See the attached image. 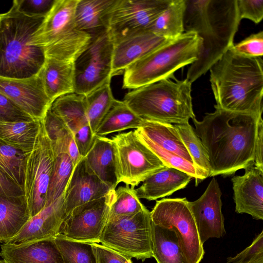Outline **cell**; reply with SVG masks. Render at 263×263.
I'll use <instances>...</instances> for the list:
<instances>
[{
  "mask_svg": "<svg viewBox=\"0 0 263 263\" xmlns=\"http://www.w3.org/2000/svg\"><path fill=\"white\" fill-rule=\"evenodd\" d=\"M262 116L215 108L202 120L192 119L207 155L211 174L228 176L254 165L259 120Z\"/></svg>",
  "mask_w": 263,
  "mask_h": 263,
  "instance_id": "obj_1",
  "label": "cell"
},
{
  "mask_svg": "<svg viewBox=\"0 0 263 263\" xmlns=\"http://www.w3.org/2000/svg\"><path fill=\"white\" fill-rule=\"evenodd\" d=\"M185 32L202 39L197 60L188 68L186 79L191 83L205 74L234 44L240 22L236 0H185Z\"/></svg>",
  "mask_w": 263,
  "mask_h": 263,
  "instance_id": "obj_2",
  "label": "cell"
},
{
  "mask_svg": "<svg viewBox=\"0 0 263 263\" xmlns=\"http://www.w3.org/2000/svg\"><path fill=\"white\" fill-rule=\"evenodd\" d=\"M263 62L229 49L210 68L215 108L262 116Z\"/></svg>",
  "mask_w": 263,
  "mask_h": 263,
  "instance_id": "obj_3",
  "label": "cell"
},
{
  "mask_svg": "<svg viewBox=\"0 0 263 263\" xmlns=\"http://www.w3.org/2000/svg\"><path fill=\"white\" fill-rule=\"evenodd\" d=\"M45 17L30 16L16 6L0 14V77L26 79L37 74L46 60L44 50L31 44Z\"/></svg>",
  "mask_w": 263,
  "mask_h": 263,
  "instance_id": "obj_4",
  "label": "cell"
},
{
  "mask_svg": "<svg viewBox=\"0 0 263 263\" xmlns=\"http://www.w3.org/2000/svg\"><path fill=\"white\" fill-rule=\"evenodd\" d=\"M191 86L186 79H175V81L165 79L129 91L123 102L143 119L172 124L186 123L195 118Z\"/></svg>",
  "mask_w": 263,
  "mask_h": 263,
  "instance_id": "obj_5",
  "label": "cell"
},
{
  "mask_svg": "<svg viewBox=\"0 0 263 263\" xmlns=\"http://www.w3.org/2000/svg\"><path fill=\"white\" fill-rule=\"evenodd\" d=\"M201 45L195 32H184L127 67L123 88L135 89L172 78L175 71L197 60Z\"/></svg>",
  "mask_w": 263,
  "mask_h": 263,
  "instance_id": "obj_6",
  "label": "cell"
},
{
  "mask_svg": "<svg viewBox=\"0 0 263 263\" xmlns=\"http://www.w3.org/2000/svg\"><path fill=\"white\" fill-rule=\"evenodd\" d=\"M78 0H55L49 13L32 35L31 44L42 48L46 58L74 63L91 36L79 30L74 21Z\"/></svg>",
  "mask_w": 263,
  "mask_h": 263,
  "instance_id": "obj_7",
  "label": "cell"
},
{
  "mask_svg": "<svg viewBox=\"0 0 263 263\" xmlns=\"http://www.w3.org/2000/svg\"><path fill=\"white\" fill-rule=\"evenodd\" d=\"M54 154L43 120L32 148L25 153L22 190L30 218L46 205Z\"/></svg>",
  "mask_w": 263,
  "mask_h": 263,
  "instance_id": "obj_8",
  "label": "cell"
},
{
  "mask_svg": "<svg viewBox=\"0 0 263 263\" xmlns=\"http://www.w3.org/2000/svg\"><path fill=\"white\" fill-rule=\"evenodd\" d=\"M152 219L145 208L137 214L107 221L100 242L126 257L144 261L152 257Z\"/></svg>",
  "mask_w": 263,
  "mask_h": 263,
  "instance_id": "obj_9",
  "label": "cell"
},
{
  "mask_svg": "<svg viewBox=\"0 0 263 263\" xmlns=\"http://www.w3.org/2000/svg\"><path fill=\"white\" fill-rule=\"evenodd\" d=\"M188 202L186 198L158 200L151 217L154 224L174 231L187 263H200L204 251Z\"/></svg>",
  "mask_w": 263,
  "mask_h": 263,
  "instance_id": "obj_10",
  "label": "cell"
},
{
  "mask_svg": "<svg viewBox=\"0 0 263 263\" xmlns=\"http://www.w3.org/2000/svg\"><path fill=\"white\" fill-rule=\"evenodd\" d=\"M114 47L107 30L92 37L87 48L74 62V93L86 96L110 82Z\"/></svg>",
  "mask_w": 263,
  "mask_h": 263,
  "instance_id": "obj_11",
  "label": "cell"
},
{
  "mask_svg": "<svg viewBox=\"0 0 263 263\" xmlns=\"http://www.w3.org/2000/svg\"><path fill=\"white\" fill-rule=\"evenodd\" d=\"M111 139L116 148L119 183L135 188L165 166L134 130L115 135Z\"/></svg>",
  "mask_w": 263,
  "mask_h": 263,
  "instance_id": "obj_12",
  "label": "cell"
},
{
  "mask_svg": "<svg viewBox=\"0 0 263 263\" xmlns=\"http://www.w3.org/2000/svg\"><path fill=\"white\" fill-rule=\"evenodd\" d=\"M172 0H116L107 16L114 43L147 29Z\"/></svg>",
  "mask_w": 263,
  "mask_h": 263,
  "instance_id": "obj_13",
  "label": "cell"
},
{
  "mask_svg": "<svg viewBox=\"0 0 263 263\" xmlns=\"http://www.w3.org/2000/svg\"><path fill=\"white\" fill-rule=\"evenodd\" d=\"M114 190L74 209L65 217L57 237L90 243L100 242Z\"/></svg>",
  "mask_w": 263,
  "mask_h": 263,
  "instance_id": "obj_14",
  "label": "cell"
},
{
  "mask_svg": "<svg viewBox=\"0 0 263 263\" xmlns=\"http://www.w3.org/2000/svg\"><path fill=\"white\" fill-rule=\"evenodd\" d=\"M0 92L36 120L44 119L52 103L44 89L42 70L37 74L26 79L0 77Z\"/></svg>",
  "mask_w": 263,
  "mask_h": 263,
  "instance_id": "obj_15",
  "label": "cell"
},
{
  "mask_svg": "<svg viewBox=\"0 0 263 263\" xmlns=\"http://www.w3.org/2000/svg\"><path fill=\"white\" fill-rule=\"evenodd\" d=\"M221 195L218 183L214 178L198 199L188 202L202 245L210 238H219L226 234Z\"/></svg>",
  "mask_w": 263,
  "mask_h": 263,
  "instance_id": "obj_16",
  "label": "cell"
},
{
  "mask_svg": "<svg viewBox=\"0 0 263 263\" xmlns=\"http://www.w3.org/2000/svg\"><path fill=\"white\" fill-rule=\"evenodd\" d=\"M50 109L72 133L80 155L84 157L95 136L87 116L85 96L73 92L61 96L52 102Z\"/></svg>",
  "mask_w": 263,
  "mask_h": 263,
  "instance_id": "obj_17",
  "label": "cell"
},
{
  "mask_svg": "<svg viewBox=\"0 0 263 263\" xmlns=\"http://www.w3.org/2000/svg\"><path fill=\"white\" fill-rule=\"evenodd\" d=\"M110 190L90 171L82 157L74 167L63 195L66 216L76 208L99 199Z\"/></svg>",
  "mask_w": 263,
  "mask_h": 263,
  "instance_id": "obj_18",
  "label": "cell"
},
{
  "mask_svg": "<svg viewBox=\"0 0 263 263\" xmlns=\"http://www.w3.org/2000/svg\"><path fill=\"white\" fill-rule=\"evenodd\" d=\"M66 217L63 196L31 217L20 231L6 243H22L55 238Z\"/></svg>",
  "mask_w": 263,
  "mask_h": 263,
  "instance_id": "obj_19",
  "label": "cell"
},
{
  "mask_svg": "<svg viewBox=\"0 0 263 263\" xmlns=\"http://www.w3.org/2000/svg\"><path fill=\"white\" fill-rule=\"evenodd\" d=\"M235 211L256 220L263 219V170L255 166L245 168L242 176L231 179Z\"/></svg>",
  "mask_w": 263,
  "mask_h": 263,
  "instance_id": "obj_20",
  "label": "cell"
},
{
  "mask_svg": "<svg viewBox=\"0 0 263 263\" xmlns=\"http://www.w3.org/2000/svg\"><path fill=\"white\" fill-rule=\"evenodd\" d=\"M171 40L146 30L114 43L112 76Z\"/></svg>",
  "mask_w": 263,
  "mask_h": 263,
  "instance_id": "obj_21",
  "label": "cell"
},
{
  "mask_svg": "<svg viewBox=\"0 0 263 263\" xmlns=\"http://www.w3.org/2000/svg\"><path fill=\"white\" fill-rule=\"evenodd\" d=\"M1 247L0 256L5 263H64L54 238L3 243Z\"/></svg>",
  "mask_w": 263,
  "mask_h": 263,
  "instance_id": "obj_22",
  "label": "cell"
},
{
  "mask_svg": "<svg viewBox=\"0 0 263 263\" xmlns=\"http://www.w3.org/2000/svg\"><path fill=\"white\" fill-rule=\"evenodd\" d=\"M90 171L111 190L119 183L116 148L111 139L95 135L84 157Z\"/></svg>",
  "mask_w": 263,
  "mask_h": 263,
  "instance_id": "obj_23",
  "label": "cell"
},
{
  "mask_svg": "<svg viewBox=\"0 0 263 263\" xmlns=\"http://www.w3.org/2000/svg\"><path fill=\"white\" fill-rule=\"evenodd\" d=\"M193 178L182 171L165 166L147 177L135 192L139 199L155 200L184 188Z\"/></svg>",
  "mask_w": 263,
  "mask_h": 263,
  "instance_id": "obj_24",
  "label": "cell"
},
{
  "mask_svg": "<svg viewBox=\"0 0 263 263\" xmlns=\"http://www.w3.org/2000/svg\"><path fill=\"white\" fill-rule=\"evenodd\" d=\"M134 131L138 137L148 140L193 163L192 158L174 124L144 119L141 126Z\"/></svg>",
  "mask_w": 263,
  "mask_h": 263,
  "instance_id": "obj_25",
  "label": "cell"
},
{
  "mask_svg": "<svg viewBox=\"0 0 263 263\" xmlns=\"http://www.w3.org/2000/svg\"><path fill=\"white\" fill-rule=\"evenodd\" d=\"M42 73L45 92L52 102L74 92V63L46 58Z\"/></svg>",
  "mask_w": 263,
  "mask_h": 263,
  "instance_id": "obj_26",
  "label": "cell"
},
{
  "mask_svg": "<svg viewBox=\"0 0 263 263\" xmlns=\"http://www.w3.org/2000/svg\"><path fill=\"white\" fill-rule=\"evenodd\" d=\"M116 0H78L74 21L77 28L94 36L106 30L107 16Z\"/></svg>",
  "mask_w": 263,
  "mask_h": 263,
  "instance_id": "obj_27",
  "label": "cell"
},
{
  "mask_svg": "<svg viewBox=\"0 0 263 263\" xmlns=\"http://www.w3.org/2000/svg\"><path fill=\"white\" fill-rule=\"evenodd\" d=\"M30 218L24 196L0 195V242L13 237Z\"/></svg>",
  "mask_w": 263,
  "mask_h": 263,
  "instance_id": "obj_28",
  "label": "cell"
},
{
  "mask_svg": "<svg viewBox=\"0 0 263 263\" xmlns=\"http://www.w3.org/2000/svg\"><path fill=\"white\" fill-rule=\"evenodd\" d=\"M41 121L0 120V138L23 152L29 151L38 134Z\"/></svg>",
  "mask_w": 263,
  "mask_h": 263,
  "instance_id": "obj_29",
  "label": "cell"
},
{
  "mask_svg": "<svg viewBox=\"0 0 263 263\" xmlns=\"http://www.w3.org/2000/svg\"><path fill=\"white\" fill-rule=\"evenodd\" d=\"M152 250L157 263H187L178 245L174 231L152 221Z\"/></svg>",
  "mask_w": 263,
  "mask_h": 263,
  "instance_id": "obj_30",
  "label": "cell"
},
{
  "mask_svg": "<svg viewBox=\"0 0 263 263\" xmlns=\"http://www.w3.org/2000/svg\"><path fill=\"white\" fill-rule=\"evenodd\" d=\"M185 7V0H172L147 30L169 40L177 38L184 33Z\"/></svg>",
  "mask_w": 263,
  "mask_h": 263,
  "instance_id": "obj_31",
  "label": "cell"
},
{
  "mask_svg": "<svg viewBox=\"0 0 263 263\" xmlns=\"http://www.w3.org/2000/svg\"><path fill=\"white\" fill-rule=\"evenodd\" d=\"M144 119L137 115L123 101L115 99L105 115L95 135L105 137L110 134L130 128L139 127Z\"/></svg>",
  "mask_w": 263,
  "mask_h": 263,
  "instance_id": "obj_32",
  "label": "cell"
},
{
  "mask_svg": "<svg viewBox=\"0 0 263 263\" xmlns=\"http://www.w3.org/2000/svg\"><path fill=\"white\" fill-rule=\"evenodd\" d=\"M43 122L52 146L67 153L74 167L82 157L72 133L65 123L51 111L50 107Z\"/></svg>",
  "mask_w": 263,
  "mask_h": 263,
  "instance_id": "obj_33",
  "label": "cell"
},
{
  "mask_svg": "<svg viewBox=\"0 0 263 263\" xmlns=\"http://www.w3.org/2000/svg\"><path fill=\"white\" fill-rule=\"evenodd\" d=\"M85 100L87 116L95 135L96 129L115 100L110 82L103 84L85 96Z\"/></svg>",
  "mask_w": 263,
  "mask_h": 263,
  "instance_id": "obj_34",
  "label": "cell"
},
{
  "mask_svg": "<svg viewBox=\"0 0 263 263\" xmlns=\"http://www.w3.org/2000/svg\"><path fill=\"white\" fill-rule=\"evenodd\" d=\"M53 151L54 154L53 168L46 206L55 201L63 196L74 169L72 162L67 153L53 149Z\"/></svg>",
  "mask_w": 263,
  "mask_h": 263,
  "instance_id": "obj_35",
  "label": "cell"
},
{
  "mask_svg": "<svg viewBox=\"0 0 263 263\" xmlns=\"http://www.w3.org/2000/svg\"><path fill=\"white\" fill-rule=\"evenodd\" d=\"M145 208L137 197L135 188L120 186L114 190L107 221L135 215Z\"/></svg>",
  "mask_w": 263,
  "mask_h": 263,
  "instance_id": "obj_36",
  "label": "cell"
},
{
  "mask_svg": "<svg viewBox=\"0 0 263 263\" xmlns=\"http://www.w3.org/2000/svg\"><path fill=\"white\" fill-rule=\"evenodd\" d=\"M174 125L192 158L193 164L201 170L208 177H210L211 168L207 155L194 128L189 122Z\"/></svg>",
  "mask_w": 263,
  "mask_h": 263,
  "instance_id": "obj_37",
  "label": "cell"
},
{
  "mask_svg": "<svg viewBox=\"0 0 263 263\" xmlns=\"http://www.w3.org/2000/svg\"><path fill=\"white\" fill-rule=\"evenodd\" d=\"M54 240L64 263H97L92 243L59 237Z\"/></svg>",
  "mask_w": 263,
  "mask_h": 263,
  "instance_id": "obj_38",
  "label": "cell"
},
{
  "mask_svg": "<svg viewBox=\"0 0 263 263\" xmlns=\"http://www.w3.org/2000/svg\"><path fill=\"white\" fill-rule=\"evenodd\" d=\"M24 156V152L0 138V168L22 189Z\"/></svg>",
  "mask_w": 263,
  "mask_h": 263,
  "instance_id": "obj_39",
  "label": "cell"
},
{
  "mask_svg": "<svg viewBox=\"0 0 263 263\" xmlns=\"http://www.w3.org/2000/svg\"><path fill=\"white\" fill-rule=\"evenodd\" d=\"M227 263H263V231L249 246L236 256L227 258Z\"/></svg>",
  "mask_w": 263,
  "mask_h": 263,
  "instance_id": "obj_40",
  "label": "cell"
},
{
  "mask_svg": "<svg viewBox=\"0 0 263 263\" xmlns=\"http://www.w3.org/2000/svg\"><path fill=\"white\" fill-rule=\"evenodd\" d=\"M230 49L247 57H261L263 54V31L252 34L239 43L233 44Z\"/></svg>",
  "mask_w": 263,
  "mask_h": 263,
  "instance_id": "obj_41",
  "label": "cell"
},
{
  "mask_svg": "<svg viewBox=\"0 0 263 263\" xmlns=\"http://www.w3.org/2000/svg\"><path fill=\"white\" fill-rule=\"evenodd\" d=\"M55 2V0H15L13 4L25 14L45 17Z\"/></svg>",
  "mask_w": 263,
  "mask_h": 263,
  "instance_id": "obj_42",
  "label": "cell"
},
{
  "mask_svg": "<svg viewBox=\"0 0 263 263\" xmlns=\"http://www.w3.org/2000/svg\"><path fill=\"white\" fill-rule=\"evenodd\" d=\"M239 20L246 18L255 24L260 23L263 18L262 0H236Z\"/></svg>",
  "mask_w": 263,
  "mask_h": 263,
  "instance_id": "obj_43",
  "label": "cell"
},
{
  "mask_svg": "<svg viewBox=\"0 0 263 263\" xmlns=\"http://www.w3.org/2000/svg\"><path fill=\"white\" fill-rule=\"evenodd\" d=\"M32 119L11 100L0 92V120L13 121Z\"/></svg>",
  "mask_w": 263,
  "mask_h": 263,
  "instance_id": "obj_44",
  "label": "cell"
},
{
  "mask_svg": "<svg viewBox=\"0 0 263 263\" xmlns=\"http://www.w3.org/2000/svg\"><path fill=\"white\" fill-rule=\"evenodd\" d=\"M97 263H132L131 258L102 245L92 243Z\"/></svg>",
  "mask_w": 263,
  "mask_h": 263,
  "instance_id": "obj_45",
  "label": "cell"
},
{
  "mask_svg": "<svg viewBox=\"0 0 263 263\" xmlns=\"http://www.w3.org/2000/svg\"><path fill=\"white\" fill-rule=\"evenodd\" d=\"M0 195L12 197L23 196L22 188L1 168Z\"/></svg>",
  "mask_w": 263,
  "mask_h": 263,
  "instance_id": "obj_46",
  "label": "cell"
},
{
  "mask_svg": "<svg viewBox=\"0 0 263 263\" xmlns=\"http://www.w3.org/2000/svg\"><path fill=\"white\" fill-rule=\"evenodd\" d=\"M263 121L260 119L257 126V136L254 149V166L263 170L262 147H263Z\"/></svg>",
  "mask_w": 263,
  "mask_h": 263,
  "instance_id": "obj_47",
  "label": "cell"
},
{
  "mask_svg": "<svg viewBox=\"0 0 263 263\" xmlns=\"http://www.w3.org/2000/svg\"><path fill=\"white\" fill-rule=\"evenodd\" d=\"M0 263H5L3 260H0Z\"/></svg>",
  "mask_w": 263,
  "mask_h": 263,
  "instance_id": "obj_48",
  "label": "cell"
}]
</instances>
